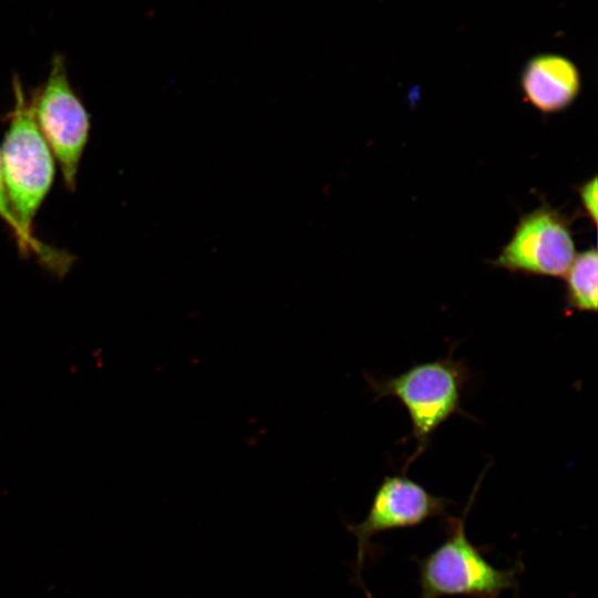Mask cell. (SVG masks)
Returning a JSON list of instances; mask_svg holds the SVG:
<instances>
[{"label":"cell","mask_w":598,"mask_h":598,"mask_svg":"<svg viewBox=\"0 0 598 598\" xmlns=\"http://www.w3.org/2000/svg\"><path fill=\"white\" fill-rule=\"evenodd\" d=\"M12 90L13 105L0 148L2 176L16 220L27 236L37 239L33 220L53 185L55 159L17 75Z\"/></svg>","instance_id":"6da1fadb"},{"label":"cell","mask_w":598,"mask_h":598,"mask_svg":"<svg viewBox=\"0 0 598 598\" xmlns=\"http://www.w3.org/2000/svg\"><path fill=\"white\" fill-rule=\"evenodd\" d=\"M365 379L374 400L394 396L409 413L416 450L406 461L405 471L429 447L436 430L462 412V396L470 374L464 361L454 359L451 351L448 357L414 364L395 377L365 375Z\"/></svg>","instance_id":"7a4b0ae2"},{"label":"cell","mask_w":598,"mask_h":598,"mask_svg":"<svg viewBox=\"0 0 598 598\" xmlns=\"http://www.w3.org/2000/svg\"><path fill=\"white\" fill-rule=\"evenodd\" d=\"M464 518H450L446 539L420 561V598H498L515 586L516 569L488 563L467 538Z\"/></svg>","instance_id":"3957f363"},{"label":"cell","mask_w":598,"mask_h":598,"mask_svg":"<svg viewBox=\"0 0 598 598\" xmlns=\"http://www.w3.org/2000/svg\"><path fill=\"white\" fill-rule=\"evenodd\" d=\"M30 100L35 123L59 164L64 186L73 192L91 123L87 110L70 83L61 54L52 58L45 82Z\"/></svg>","instance_id":"277c9868"},{"label":"cell","mask_w":598,"mask_h":598,"mask_svg":"<svg viewBox=\"0 0 598 598\" xmlns=\"http://www.w3.org/2000/svg\"><path fill=\"white\" fill-rule=\"evenodd\" d=\"M576 256L569 220L544 204L523 216L491 264L511 272L564 277Z\"/></svg>","instance_id":"5b68a950"},{"label":"cell","mask_w":598,"mask_h":598,"mask_svg":"<svg viewBox=\"0 0 598 598\" xmlns=\"http://www.w3.org/2000/svg\"><path fill=\"white\" fill-rule=\"evenodd\" d=\"M448 504L450 501L430 493L405 473L384 476L367 517L358 524L347 525L357 539V579L361 582V568L374 535L420 525L444 514Z\"/></svg>","instance_id":"8992f818"},{"label":"cell","mask_w":598,"mask_h":598,"mask_svg":"<svg viewBox=\"0 0 598 598\" xmlns=\"http://www.w3.org/2000/svg\"><path fill=\"white\" fill-rule=\"evenodd\" d=\"M520 85L528 103L540 112L554 113L575 101L580 91V74L570 60L542 54L527 62Z\"/></svg>","instance_id":"52a82bcc"},{"label":"cell","mask_w":598,"mask_h":598,"mask_svg":"<svg viewBox=\"0 0 598 598\" xmlns=\"http://www.w3.org/2000/svg\"><path fill=\"white\" fill-rule=\"evenodd\" d=\"M598 258L595 248L575 256L564 275L565 302L570 311L596 312L598 299Z\"/></svg>","instance_id":"ba28073f"},{"label":"cell","mask_w":598,"mask_h":598,"mask_svg":"<svg viewBox=\"0 0 598 598\" xmlns=\"http://www.w3.org/2000/svg\"><path fill=\"white\" fill-rule=\"evenodd\" d=\"M0 219L7 225L16 239L22 256H34L40 262L55 275H64L72 265L73 257L45 243L30 238L16 220L8 202L0 156Z\"/></svg>","instance_id":"9c48e42d"},{"label":"cell","mask_w":598,"mask_h":598,"mask_svg":"<svg viewBox=\"0 0 598 598\" xmlns=\"http://www.w3.org/2000/svg\"><path fill=\"white\" fill-rule=\"evenodd\" d=\"M597 177L594 176L591 179L584 183L579 188V197L581 204L587 215L592 220L594 226H597Z\"/></svg>","instance_id":"30bf717a"}]
</instances>
